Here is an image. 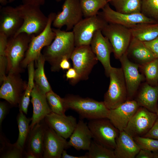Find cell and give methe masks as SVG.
I'll list each match as a JSON object with an SVG mask.
<instances>
[{"label":"cell","mask_w":158,"mask_h":158,"mask_svg":"<svg viewBox=\"0 0 158 158\" xmlns=\"http://www.w3.org/2000/svg\"><path fill=\"white\" fill-rule=\"evenodd\" d=\"M55 34L52 43L44 47L43 54L51 66L53 72H57L61 69L59 64L64 57L70 59L75 47L73 33L72 31L62 30L59 28H52Z\"/></svg>","instance_id":"obj_1"},{"label":"cell","mask_w":158,"mask_h":158,"mask_svg":"<svg viewBox=\"0 0 158 158\" xmlns=\"http://www.w3.org/2000/svg\"><path fill=\"white\" fill-rule=\"evenodd\" d=\"M64 99L68 109L75 111L83 118L90 120L108 118L109 110L103 101L70 94L66 96Z\"/></svg>","instance_id":"obj_2"},{"label":"cell","mask_w":158,"mask_h":158,"mask_svg":"<svg viewBox=\"0 0 158 158\" xmlns=\"http://www.w3.org/2000/svg\"><path fill=\"white\" fill-rule=\"evenodd\" d=\"M34 35L22 32L8 38L5 51L7 60L6 74L20 73L22 72L21 63Z\"/></svg>","instance_id":"obj_3"},{"label":"cell","mask_w":158,"mask_h":158,"mask_svg":"<svg viewBox=\"0 0 158 158\" xmlns=\"http://www.w3.org/2000/svg\"><path fill=\"white\" fill-rule=\"evenodd\" d=\"M40 7L23 4L16 7L23 20V23L14 36L22 32L37 35L43 31L47 24L48 17L45 16Z\"/></svg>","instance_id":"obj_4"},{"label":"cell","mask_w":158,"mask_h":158,"mask_svg":"<svg viewBox=\"0 0 158 158\" xmlns=\"http://www.w3.org/2000/svg\"><path fill=\"white\" fill-rule=\"evenodd\" d=\"M109 77V85L104 94L103 102L110 110L116 108L127 100V92L121 68L112 67Z\"/></svg>","instance_id":"obj_5"},{"label":"cell","mask_w":158,"mask_h":158,"mask_svg":"<svg viewBox=\"0 0 158 158\" xmlns=\"http://www.w3.org/2000/svg\"><path fill=\"white\" fill-rule=\"evenodd\" d=\"M56 14L51 12L48 16L47 24L43 31L39 35H34L29 44L24 59L20 66L21 68H25L32 61L37 60L41 54L42 49L49 45L55 37L51 26Z\"/></svg>","instance_id":"obj_6"},{"label":"cell","mask_w":158,"mask_h":158,"mask_svg":"<svg viewBox=\"0 0 158 158\" xmlns=\"http://www.w3.org/2000/svg\"><path fill=\"white\" fill-rule=\"evenodd\" d=\"M101 32L110 42L115 57L119 59L126 52L132 37L130 29L120 25L108 23Z\"/></svg>","instance_id":"obj_7"},{"label":"cell","mask_w":158,"mask_h":158,"mask_svg":"<svg viewBox=\"0 0 158 158\" xmlns=\"http://www.w3.org/2000/svg\"><path fill=\"white\" fill-rule=\"evenodd\" d=\"M87 125L94 140L107 147L114 149L119 131L108 118L90 120Z\"/></svg>","instance_id":"obj_8"},{"label":"cell","mask_w":158,"mask_h":158,"mask_svg":"<svg viewBox=\"0 0 158 158\" xmlns=\"http://www.w3.org/2000/svg\"><path fill=\"white\" fill-rule=\"evenodd\" d=\"M108 23L99 14L83 19L73 29L75 47L90 45L95 32Z\"/></svg>","instance_id":"obj_9"},{"label":"cell","mask_w":158,"mask_h":158,"mask_svg":"<svg viewBox=\"0 0 158 158\" xmlns=\"http://www.w3.org/2000/svg\"><path fill=\"white\" fill-rule=\"evenodd\" d=\"M80 80H86L98 60L90 45L75 47L70 57Z\"/></svg>","instance_id":"obj_10"},{"label":"cell","mask_w":158,"mask_h":158,"mask_svg":"<svg viewBox=\"0 0 158 158\" xmlns=\"http://www.w3.org/2000/svg\"><path fill=\"white\" fill-rule=\"evenodd\" d=\"M158 118L156 113L140 106L123 130L133 138L143 137L151 128Z\"/></svg>","instance_id":"obj_11"},{"label":"cell","mask_w":158,"mask_h":158,"mask_svg":"<svg viewBox=\"0 0 158 158\" xmlns=\"http://www.w3.org/2000/svg\"><path fill=\"white\" fill-rule=\"evenodd\" d=\"M83 16L80 0H65L62 11L56 14L52 25L59 29L65 25L66 31H68L83 19Z\"/></svg>","instance_id":"obj_12"},{"label":"cell","mask_w":158,"mask_h":158,"mask_svg":"<svg viewBox=\"0 0 158 158\" xmlns=\"http://www.w3.org/2000/svg\"><path fill=\"white\" fill-rule=\"evenodd\" d=\"M99 12L101 16L108 23L120 25L130 28L135 25L141 23H158L145 16L141 13L133 14L121 13L112 9L108 3Z\"/></svg>","instance_id":"obj_13"},{"label":"cell","mask_w":158,"mask_h":158,"mask_svg":"<svg viewBox=\"0 0 158 158\" xmlns=\"http://www.w3.org/2000/svg\"><path fill=\"white\" fill-rule=\"evenodd\" d=\"M27 85L20 73H8L1 84L0 98L5 99L12 106L18 105Z\"/></svg>","instance_id":"obj_14"},{"label":"cell","mask_w":158,"mask_h":158,"mask_svg":"<svg viewBox=\"0 0 158 158\" xmlns=\"http://www.w3.org/2000/svg\"><path fill=\"white\" fill-rule=\"evenodd\" d=\"M119 59L121 64V68L126 86L127 100H132L145 78L143 74H141L139 72V65L130 60L126 52Z\"/></svg>","instance_id":"obj_15"},{"label":"cell","mask_w":158,"mask_h":158,"mask_svg":"<svg viewBox=\"0 0 158 158\" xmlns=\"http://www.w3.org/2000/svg\"><path fill=\"white\" fill-rule=\"evenodd\" d=\"M46 123L43 158H61L63 150L69 147L68 141Z\"/></svg>","instance_id":"obj_16"},{"label":"cell","mask_w":158,"mask_h":158,"mask_svg":"<svg viewBox=\"0 0 158 158\" xmlns=\"http://www.w3.org/2000/svg\"><path fill=\"white\" fill-rule=\"evenodd\" d=\"M90 46L97 59L103 66L106 75L109 77L112 67L110 64V56L113 52L109 40L102 34L101 30H98L95 33Z\"/></svg>","instance_id":"obj_17"},{"label":"cell","mask_w":158,"mask_h":158,"mask_svg":"<svg viewBox=\"0 0 158 158\" xmlns=\"http://www.w3.org/2000/svg\"><path fill=\"white\" fill-rule=\"evenodd\" d=\"M139 107L135 100H127L109 110L108 118L119 131H123Z\"/></svg>","instance_id":"obj_18"},{"label":"cell","mask_w":158,"mask_h":158,"mask_svg":"<svg viewBox=\"0 0 158 158\" xmlns=\"http://www.w3.org/2000/svg\"><path fill=\"white\" fill-rule=\"evenodd\" d=\"M23 20L16 7L4 6L0 11V32L8 38L14 36L21 27Z\"/></svg>","instance_id":"obj_19"},{"label":"cell","mask_w":158,"mask_h":158,"mask_svg":"<svg viewBox=\"0 0 158 158\" xmlns=\"http://www.w3.org/2000/svg\"><path fill=\"white\" fill-rule=\"evenodd\" d=\"M44 119L57 133L66 139L70 138L78 122L72 116H66L52 112L47 115Z\"/></svg>","instance_id":"obj_20"},{"label":"cell","mask_w":158,"mask_h":158,"mask_svg":"<svg viewBox=\"0 0 158 158\" xmlns=\"http://www.w3.org/2000/svg\"><path fill=\"white\" fill-rule=\"evenodd\" d=\"M31 101L33 107V113L30 125V129L44 120L51 111L48 103L46 94L35 83L31 94Z\"/></svg>","instance_id":"obj_21"},{"label":"cell","mask_w":158,"mask_h":158,"mask_svg":"<svg viewBox=\"0 0 158 158\" xmlns=\"http://www.w3.org/2000/svg\"><path fill=\"white\" fill-rule=\"evenodd\" d=\"M46 125L44 119L30 129L26 142L24 148L26 150H24L32 153L36 158H43Z\"/></svg>","instance_id":"obj_22"},{"label":"cell","mask_w":158,"mask_h":158,"mask_svg":"<svg viewBox=\"0 0 158 158\" xmlns=\"http://www.w3.org/2000/svg\"><path fill=\"white\" fill-rule=\"evenodd\" d=\"M68 141L69 147H72L77 150H88L93 138L87 124L80 119Z\"/></svg>","instance_id":"obj_23"},{"label":"cell","mask_w":158,"mask_h":158,"mask_svg":"<svg viewBox=\"0 0 158 158\" xmlns=\"http://www.w3.org/2000/svg\"><path fill=\"white\" fill-rule=\"evenodd\" d=\"M140 149L133 138L124 131H119L114 150L115 158H134Z\"/></svg>","instance_id":"obj_24"},{"label":"cell","mask_w":158,"mask_h":158,"mask_svg":"<svg viewBox=\"0 0 158 158\" xmlns=\"http://www.w3.org/2000/svg\"><path fill=\"white\" fill-rule=\"evenodd\" d=\"M126 53L128 57L140 66L156 58L143 42L132 37Z\"/></svg>","instance_id":"obj_25"},{"label":"cell","mask_w":158,"mask_h":158,"mask_svg":"<svg viewBox=\"0 0 158 158\" xmlns=\"http://www.w3.org/2000/svg\"><path fill=\"white\" fill-rule=\"evenodd\" d=\"M137 93L135 100L139 106L156 113L158 99V86H153L145 83L141 85Z\"/></svg>","instance_id":"obj_26"},{"label":"cell","mask_w":158,"mask_h":158,"mask_svg":"<svg viewBox=\"0 0 158 158\" xmlns=\"http://www.w3.org/2000/svg\"><path fill=\"white\" fill-rule=\"evenodd\" d=\"M129 28L132 37L143 42L151 41L158 36V22L138 24Z\"/></svg>","instance_id":"obj_27"},{"label":"cell","mask_w":158,"mask_h":158,"mask_svg":"<svg viewBox=\"0 0 158 158\" xmlns=\"http://www.w3.org/2000/svg\"><path fill=\"white\" fill-rule=\"evenodd\" d=\"M28 80L26 87L23 93L18 104L19 111L27 114L28 108L30 101V98L32 90L34 87V75L35 70L34 68V61L30 63L28 66Z\"/></svg>","instance_id":"obj_28"},{"label":"cell","mask_w":158,"mask_h":158,"mask_svg":"<svg viewBox=\"0 0 158 158\" xmlns=\"http://www.w3.org/2000/svg\"><path fill=\"white\" fill-rule=\"evenodd\" d=\"M35 61L37 62V68L34 72L35 83L46 94L52 89L45 73L44 66L46 60L42 54Z\"/></svg>","instance_id":"obj_29"},{"label":"cell","mask_w":158,"mask_h":158,"mask_svg":"<svg viewBox=\"0 0 158 158\" xmlns=\"http://www.w3.org/2000/svg\"><path fill=\"white\" fill-rule=\"evenodd\" d=\"M1 133H0V158H23V150L15 142H9Z\"/></svg>","instance_id":"obj_30"},{"label":"cell","mask_w":158,"mask_h":158,"mask_svg":"<svg viewBox=\"0 0 158 158\" xmlns=\"http://www.w3.org/2000/svg\"><path fill=\"white\" fill-rule=\"evenodd\" d=\"M116 11L126 14L141 13L142 0H113L109 2Z\"/></svg>","instance_id":"obj_31"},{"label":"cell","mask_w":158,"mask_h":158,"mask_svg":"<svg viewBox=\"0 0 158 158\" xmlns=\"http://www.w3.org/2000/svg\"><path fill=\"white\" fill-rule=\"evenodd\" d=\"M17 120L19 130V135L16 143L24 150L30 130L29 123L31 119L27 118L23 112L19 111Z\"/></svg>","instance_id":"obj_32"},{"label":"cell","mask_w":158,"mask_h":158,"mask_svg":"<svg viewBox=\"0 0 158 158\" xmlns=\"http://www.w3.org/2000/svg\"><path fill=\"white\" fill-rule=\"evenodd\" d=\"M85 18L97 15L99 11L108 3L107 0H80Z\"/></svg>","instance_id":"obj_33"},{"label":"cell","mask_w":158,"mask_h":158,"mask_svg":"<svg viewBox=\"0 0 158 158\" xmlns=\"http://www.w3.org/2000/svg\"><path fill=\"white\" fill-rule=\"evenodd\" d=\"M88 152L85 154L87 158H115L114 150L92 140Z\"/></svg>","instance_id":"obj_34"},{"label":"cell","mask_w":158,"mask_h":158,"mask_svg":"<svg viewBox=\"0 0 158 158\" xmlns=\"http://www.w3.org/2000/svg\"><path fill=\"white\" fill-rule=\"evenodd\" d=\"M51 111L60 115H65L68 109L64 98H61L52 90L46 94Z\"/></svg>","instance_id":"obj_35"},{"label":"cell","mask_w":158,"mask_h":158,"mask_svg":"<svg viewBox=\"0 0 158 158\" xmlns=\"http://www.w3.org/2000/svg\"><path fill=\"white\" fill-rule=\"evenodd\" d=\"M147 83L150 85H156L158 82V59L140 66Z\"/></svg>","instance_id":"obj_36"},{"label":"cell","mask_w":158,"mask_h":158,"mask_svg":"<svg viewBox=\"0 0 158 158\" xmlns=\"http://www.w3.org/2000/svg\"><path fill=\"white\" fill-rule=\"evenodd\" d=\"M8 38L3 33L0 32V83L6 76L7 60L5 51Z\"/></svg>","instance_id":"obj_37"},{"label":"cell","mask_w":158,"mask_h":158,"mask_svg":"<svg viewBox=\"0 0 158 158\" xmlns=\"http://www.w3.org/2000/svg\"><path fill=\"white\" fill-rule=\"evenodd\" d=\"M141 13L158 22V0H142Z\"/></svg>","instance_id":"obj_38"},{"label":"cell","mask_w":158,"mask_h":158,"mask_svg":"<svg viewBox=\"0 0 158 158\" xmlns=\"http://www.w3.org/2000/svg\"><path fill=\"white\" fill-rule=\"evenodd\" d=\"M140 149L147 150L151 151H158V140L142 136L133 138Z\"/></svg>","instance_id":"obj_39"},{"label":"cell","mask_w":158,"mask_h":158,"mask_svg":"<svg viewBox=\"0 0 158 158\" xmlns=\"http://www.w3.org/2000/svg\"><path fill=\"white\" fill-rule=\"evenodd\" d=\"M144 42L153 53L155 57L158 59V36L152 40Z\"/></svg>","instance_id":"obj_40"},{"label":"cell","mask_w":158,"mask_h":158,"mask_svg":"<svg viewBox=\"0 0 158 158\" xmlns=\"http://www.w3.org/2000/svg\"><path fill=\"white\" fill-rule=\"evenodd\" d=\"M66 76L67 80H70L72 83L74 84L80 80L79 76L73 68H70L66 72Z\"/></svg>","instance_id":"obj_41"},{"label":"cell","mask_w":158,"mask_h":158,"mask_svg":"<svg viewBox=\"0 0 158 158\" xmlns=\"http://www.w3.org/2000/svg\"><path fill=\"white\" fill-rule=\"evenodd\" d=\"M143 137L158 140V118L151 128Z\"/></svg>","instance_id":"obj_42"},{"label":"cell","mask_w":158,"mask_h":158,"mask_svg":"<svg viewBox=\"0 0 158 158\" xmlns=\"http://www.w3.org/2000/svg\"><path fill=\"white\" fill-rule=\"evenodd\" d=\"M8 104L5 102H0V125H1L2 122L8 112L9 108Z\"/></svg>","instance_id":"obj_43"},{"label":"cell","mask_w":158,"mask_h":158,"mask_svg":"<svg viewBox=\"0 0 158 158\" xmlns=\"http://www.w3.org/2000/svg\"><path fill=\"white\" fill-rule=\"evenodd\" d=\"M152 152L147 150L140 149L135 158H152L153 153Z\"/></svg>","instance_id":"obj_44"},{"label":"cell","mask_w":158,"mask_h":158,"mask_svg":"<svg viewBox=\"0 0 158 158\" xmlns=\"http://www.w3.org/2000/svg\"><path fill=\"white\" fill-rule=\"evenodd\" d=\"M23 4H30L40 6L44 4L46 0H22Z\"/></svg>","instance_id":"obj_45"},{"label":"cell","mask_w":158,"mask_h":158,"mask_svg":"<svg viewBox=\"0 0 158 158\" xmlns=\"http://www.w3.org/2000/svg\"><path fill=\"white\" fill-rule=\"evenodd\" d=\"M66 57H64L61 61L59 64L60 69L63 70H68L71 68V65Z\"/></svg>","instance_id":"obj_46"},{"label":"cell","mask_w":158,"mask_h":158,"mask_svg":"<svg viewBox=\"0 0 158 158\" xmlns=\"http://www.w3.org/2000/svg\"><path fill=\"white\" fill-rule=\"evenodd\" d=\"M61 158H87L85 155L80 156H75L68 154L66 151L65 150L63 151Z\"/></svg>","instance_id":"obj_47"},{"label":"cell","mask_w":158,"mask_h":158,"mask_svg":"<svg viewBox=\"0 0 158 158\" xmlns=\"http://www.w3.org/2000/svg\"><path fill=\"white\" fill-rule=\"evenodd\" d=\"M8 3L7 0H0V3L1 5L3 6H5Z\"/></svg>","instance_id":"obj_48"},{"label":"cell","mask_w":158,"mask_h":158,"mask_svg":"<svg viewBox=\"0 0 158 158\" xmlns=\"http://www.w3.org/2000/svg\"><path fill=\"white\" fill-rule=\"evenodd\" d=\"M153 152V158H158V152L156 151L154 152Z\"/></svg>","instance_id":"obj_49"},{"label":"cell","mask_w":158,"mask_h":158,"mask_svg":"<svg viewBox=\"0 0 158 158\" xmlns=\"http://www.w3.org/2000/svg\"><path fill=\"white\" fill-rule=\"evenodd\" d=\"M16 0H7L8 2L9 3H11L14 1H15Z\"/></svg>","instance_id":"obj_50"},{"label":"cell","mask_w":158,"mask_h":158,"mask_svg":"<svg viewBox=\"0 0 158 158\" xmlns=\"http://www.w3.org/2000/svg\"><path fill=\"white\" fill-rule=\"evenodd\" d=\"M156 113L157 114L158 116V106H157V109L156 111Z\"/></svg>","instance_id":"obj_51"},{"label":"cell","mask_w":158,"mask_h":158,"mask_svg":"<svg viewBox=\"0 0 158 158\" xmlns=\"http://www.w3.org/2000/svg\"><path fill=\"white\" fill-rule=\"evenodd\" d=\"M57 2L63 0H55Z\"/></svg>","instance_id":"obj_52"},{"label":"cell","mask_w":158,"mask_h":158,"mask_svg":"<svg viewBox=\"0 0 158 158\" xmlns=\"http://www.w3.org/2000/svg\"><path fill=\"white\" fill-rule=\"evenodd\" d=\"M113 0H107L108 2H109L110 1H112Z\"/></svg>","instance_id":"obj_53"}]
</instances>
